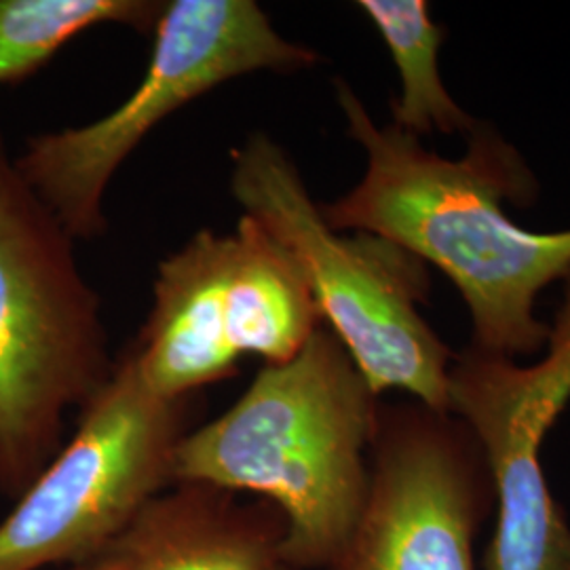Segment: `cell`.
I'll use <instances>...</instances> for the list:
<instances>
[{
  "label": "cell",
  "mask_w": 570,
  "mask_h": 570,
  "mask_svg": "<svg viewBox=\"0 0 570 570\" xmlns=\"http://www.w3.org/2000/svg\"><path fill=\"white\" fill-rule=\"evenodd\" d=\"M336 100L366 171L322 205L327 225L376 235L440 268L468 305L473 348L513 360L548 345L550 326L534 305L570 273V230L537 233L508 216L505 199L529 205L539 190L520 153L478 122L465 155L446 159L393 122L374 121L348 82H336Z\"/></svg>",
  "instance_id": "cell-1"
},
{
  "label": "cell",
  "mask_w": 570,
  "mask_h": 570,
  "mask_svg": "<svg viewBox=\"0 0 570 570\" xmlns=\"http://www.w3.org/2000/svg\"><path fill=\"white\" fill-rule=\"evenodd\" d=\"M379 407L324 324L292 360L263 364L233 406L184 435L174 482L275 505L285 569L330 570L366 503Z\"/></svg>",
  "instance_id": "cell-2"
},
{
  "label": "cell",
  "mask_w": 570,
  "mask_h": 570,
  "mask_svg": "<svg viewBox=\"0 0 570 570\" xmlns=\"http://www.w3.org/2000/svg\"><path fill=\"white\" fill-rule=\"evenodd\" d=\"M102 305L77 239L23 183L0 136V494L16 501L108 383Z\"/></svg>",
  "instance_id": "cell-3"
},
{
  "label": "cell",
  "mask_w": 570,
  "mask_h": 570,
  "mask_svg": "<svg viewBox=\"0 0 570 570\" xmlns=\"http://www.w3.org/2000/svg\"><path fill=\"white\" fill-rule=\"evenodd\" d=\"M230 193L301 266L322 322L345 346L381 397L404 391L449 412L452 353L433 332L428 266L376 235H346L327 225L296 161L282 144L254 131L230 150Z\"/></svg>",
  "instance_id": "cell-4"
},
{
  "label": "cell",
  "mask_w": 570,
  "mask_h": 570,
  "mask_svg": "<svg viewBox=\"0 0 570 570\" xmlns=\"http://www.w3.org/2000/svg\"><path fill=\"white\" fill-rule=\"evenodd\" d=\"M320 60L285 39L254 0H165L138 87L96 121L30 138L16 167L77 242L94 239L106 230L108 186L159 122L225 82Z\"/></svg>",
  "instance_id": "cell-5"
},
{
  "label": "cell",
  "mask_w": 570,
  "mask_h": 570,
  "mask_svg": "<svg viewBox=\"0 0 570 570\" xmlns=\"http://www.w3.org/2000/svg\"><path fill=\"white\" fill-rule=\"evenodd\" d=\"M320 326L301 266L242 214L233 233L204 228L159 263L148 320L129 346L146 387L190 400L233 379L245 355L284 364Z\"/></svg>",
  "instance_id": "cell-6"
},
{
  "label": "cell",
  "mask_w": 570,
  "mask_h": 570,
  "mask_svg": "<svg viewBox=\"0 0 570 570\" xmlns=\"http://www.w3.org/2000/svg\"><path fill=\"white\" fill-rule=\"evenodd\" d=\"M195 400L153 393L122 348L66 444L0 520V570L68 567L171 487Z\"/></svg>",
  "instance_id": "cell-7"
},
{
  "label": "cell",
  "mask_w": 570,
  "mask_h": 570,
  "mask_svg": "<svg viewBox=\"0 0 570 570\" xmlns=\"http://www.w3.org/2000/svg\"><path fill=\"white\" fill-rule=\"evenodd\" d=\"M546 346L532 366L473 346L450 364L449 412L475 438L494 492L484 570H570V524L541 465L543 442L570 404V273Z\"/></svg>",
  "instance_id": "cell-8"
},
{
  "label": "cell",
  "mask_w": 570,
  "mask_h": 570,
  "mask_svg": "<svg viewBox=\"0 0 570 570\" xmlns=\"http://www.w3.org/2000/svg\"><path fill=\"white\" fill-rule=\"evenodd\" d=\"M492 511L484 456L456 416L381 404L366 503L330 570H478L473 543Z\"/></svg>",
  "instance_id": "cell-9"
},
{
  "label": "cell",
  "mask_w": 570,
  "mask_h": 570,
  "mask_svg": "<svg viewBox=\"0 0 570 570\" xmlns=\"http://www.w3.org/2000/svg\"><path fill=\"white\" fill-rule=\"evenodd\" d=\"M284 541V515L263 499L174 482L58 570H277Z\"/></svg>",
  "instance_id": "cell-10"
},
{
  "label": "cell",
  "mask_w": 570,
  "mask_h": 570,
  "mask_svg": "<svg viewBox=\"0 0 570 570\" xmlns=\"http://www.w3.org/2000/svg\"><path fill=\"white\" fill-rule=\"evenodd\" d=\"M397 68L400 96L391 104L393 125L410 136L463 134L478 121L450 96L440 75V47L446 30L431 20L425 0H360Z\"/></svg>",
  "instance_id": "cell-11"
},
{
  "label": "cell",
  "mask_w": 570,
  "mask_h": 570,
  "mask_svg": "<svg viewBox=\"0 0 570 570\" xmlns=\"http://www.w3.org/2000/svg\"><path fill=\"white\" fill-rule=\"evenodd\" d=\"M165 0H0V85L37 75L82 32L122 26L150 35Z\"/></svg>",
  "instance_id": "cell-12"
},
{
  "label": "cell",
  "mask_w": 570,
  "mask_h": 570,
  "mask_svg": "<svg viewBox=\"0 0 570 570\" xmlns=\"http://www.w3.org/2000/svg\"><path fill=\"white\" fill-rule=\"evenodd\" d=\"M277 570H289V569H285V567H279V569Z\"/></svg>",
  "instance_id": "cell-13"
}]
</instances>
